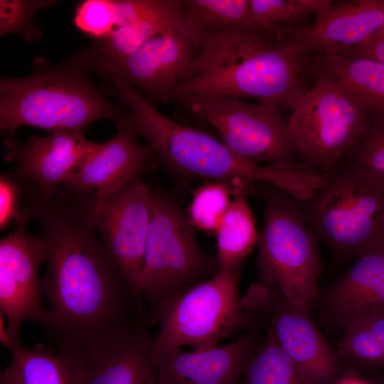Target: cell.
<instances>
[{"label":"cell","instance_id":"obj_1","mask_svg":"<svg viewBox=\"0 0 384 384\" xmlns=\"http://www.w3.org/2000/svg\"><path fill=\"white\" fill-rule=\"evenodd\" d=\"M23 209L41 229L47 250L41 281L49 309L46 346L83 360L151 319L142 293L123 275L81 204L59 194L24 192Z\"/></svg>","mask_w":384,"mask_h":384},{"label":"cell","instance_id":"obj_2","mask_svg":"<svg viewBox=\"0 0 384 384\" xmlns=\"http://www.w3.org/2000/svg\"><path fill=\"white\" fill-rule=\"evenodd\" d=\"M300 58L294 46L278 36L246 26L225 30L201 41L193 74L167 102L249 97L294 110L308 90L300 79Z\"/></svg>","mask_w":384,"mask_h":384},{"label":"cell","instance_id":"obj_3","mask_svg":"<svg viewBox=\"0 0 384 384\" xmlns=\"http://www.w3.org/2000/svg\"><path fill=\"white\" fill-rule=\"evenodd\" d=\"M96 63L93 46L57 66H36L23 78L0 80V129L14 137L31 126L48 132H84L92 122L117 123L126 112L99 92L90 73Z\"/></svg>","mask_w":384,"mask_h":384},{"label":"cell","instance_id":"obj_4","mask_svg":"<svg viewBox=\"0 0 384 384\" xmlns=\"http://www.w3.org/2000/svg\"><path fill=\"white\" fill-rule=\"evenodd\" d=\"M98 70L108 78L114 94L129 108L124 120L163 165L187 177L213 180L240 196L257 182L260 164L234 154L222 142L164 115L127 82L105 58Z\"/></svg>","mask_w":384,"mask_h":384},{"label":"cell","instance_id":"obj_5","mask_svg":"<svg viewBox=\"0 0 384 384\" xmlns=\"http://www.w3.org/2000/svg\"><path fill=\"white\" fill-rule=\"evenodd\" d=\"M297 203L317 238L341 260L384 243V192L348 165L326 174L307 200Z\"/></svg>","mask_w":384,"mask_h":384},{"label":"cell","instance_id":"obj_6","mask_svg":"<svg viewBox=\"0 0 384 384\" xmlns=\"http://www.w3.org/2000/svg\"><path fill=\"white\" fill-rule=\"evenodd\" d=\"M258 245L260 282L275 287L294 306L309 314L319 294L322 270L317 237L297 201L272 187L265 195V219Z\"/></svg>","mask_w":384,"mask_h":384},{"label":"cell","instance_id":"obj_7","mask_svg":"<svg viewBox=\"0 0 384 384\" xmlns=\"http://www.w3.org/2000/svg\"><path fill=\"white\" fill-rule=\"evenodd\" d=\"M242 265L220 272L174 295L150 313L159 324L152 350L164 353L188 346L202 351L218 346L250 322L239 296Z\"/></svg>","mask_w":384,"mask_h":384},{"label":"cell","instance_id":"obj_8","mask_svg":"<svg viewBox=\"0 0 384 384\" xmlns=\"http://www.w3.org/2000/svg\"><path fill=\"white\" fill-rule=\"evenodd\" d=\"M219 272L217 259L201 249L180 206L168 195L152 191L151 223L139 286L151 311L174 295Z\"/></svg>","mask_w":384,"mask_h":384},{"label":"cell","instance_id":"obj_9","mask_svg":"<svg viewBox=\"0 0 384 384\" xmlns=\"http://www.w3.org/2000/svg\"><path fill=\"white\" fill-rule=\"evenodd\" d=\"M370 118L342 87L317 78L287 125L302 163L326 175L343 164Z\"/></svg>","mask_w":384,"mask_h":384},{"label":"cell","instance_id":"obj_10","mask_svg":"<svg viewBox=\"0 0 384 384\" xmlns=\"http://www.w3.org/2000/svg\"><path fill=\"white\" fill-rule=\"evenodd\" d=\"M198 119L214 127L234 154L255 164H302L279 110L232 97L193 99L184 102Z\"/></svg>","mask_w":384,"mask_h":384},{"label":"cell","instance_id":"obj_11","mask_svg":"<svg viewBox=\"0 0 384 384\" xmlns=\"http://www.w3.org/2000/svg\"><path fill=\"white\" fill-rule=\"evenodd\" d=\"M245 308L262 312L270 331L307 384H331L340 375L335 353L310 320L275 287L259 282L242 298Z\"/></svg>","mask_w":384,"mask_h":384},{"label":"cell","instance_id":"obj_12","mask_svg":"<svg viewBox=\"0 0 384 384\" xmlns=\"http://www.w3.org/2000/svg\"><path fill=\"white\" fill-rule=\"evenodd\" d=\"M151 202L152 191L136 177L111 194L95 210L85 203L102 242L127 281L139 292Z\"/></svg>","mask_w":384,"mask_h":384},{"label":"cell","instance_id":"obj_13","mask_svg":"<svg viewBox=\"0 0 384 384\" xmlns=\"http://www.w3.org/2000/svg\"><path fill=\"white\" fill-rule=\"evenodd\" d=\"M26 224L17 223L0 241V313L6 319L12 344L20 341L23 321L43 326L48 319V310L41 304L38 279L39 267L47 257L46 245L41 234L30 233Z\"/></svg>","mask_w":384,"mask_h":384},{"label":"cell","instance_id":"obj_14","mask_svg":"<svg viewBox=\"0 0 384 384\" xmlns=\"http://www.w3.org/2000/svg\"><path fill=\"white\" fill-rule=\"evenodd\" d=\"M196 48L186 20L159 33L124 59L110 61L118 74L154 105L167 102L195 71Z\"/></svg>","mask_w":384,"mask_h":384},{"label":"cell","instance_id":"obj_15","mask_svg":"<svg viewBox=\"0 0 384 384\" xmlns=\"http://www.w3.org/2000/svg\"><path fill=\"white\" fill-rule=\"evenodd\" d=\"M117 132L107 142L97 144L84 157L68 181L58 189L85 198L92 210L111 194L147 169L154 154L124 120L115 123Z\"/></svg>","mask_w":384,"mask_h":384},{"label":"cell","instance_id":"obj_16","mask_svg":"<svg viewBox=\"0 0 384 384\" xmlns=\"http://www.w3.org/2000/svg\"><path fill=\"white\" fill-rule=\"evenodd\" d=\"M4 160L15 163L12 175L21 183L36 187L52 197L96 143L87 140L85 132L55 131L47 136H30L21 142L14 137L4 141Z\"/></svg>","mask_w":384,"mask_h":384},{"label":"cell","instance_id":"obj_17","mask_svg":"<svg viewBox=\"0 0 384 384\" xmlns=\"http://www.w3.org/2000/svg\"><path fill=\"white\" fill-rule=\"evenodd\" d=\"M383 26L384 0L338 1L282 38L301 55H337L363 45Z\"/></svg>","mask_w":384,"mask_h":384},{"label":"cell","instance_id":"obj_18","mask_svg":"<svg viewBox=\"0 0 384 384\" xmlns=\"http://www.w3.org/2000/svg\"><path fill=\"white\" fill-rule=\"evenodd\" d=\"M260 346L255 334L202 350L154 353L157 384H238L245 367Z\"/></svg>","mask_w":384,"mask_h":384},{"label":"cell","instance_id":"obj_19","mask_svg":"<svg viewBox=\"0 0 384 384\" xmlns=\"http://www.w3.org/2000/svg\"><path fill=\"white\" fill-rule=\"evenodd\" d=\"M323 302L343 329L359 316L384 313V243L356 257L327 289Z\"/></svg>","mask_w":384,"mask_h":384},{"label":"cell","instance_id":"obj_20","mask_svg":"<svg viewBox=\"0 0 384 384\" xmlns=\"http://www.w3.org/2000/svg\"><path fill=\"white\" fill-rule=\"evenodd\" d=\"M149 325L90 354L83 384H157Z\"/></svg>","mask_w":384,"mask_h":384},{"label":"cell","instance_id":"obj_21","mask_svg":"<svg viewBox=\"0 0 384 384\" xmlns=\"http://www.w3.org/2000/svg\"><path fill=\"white\" fill-rule=\"evenodd\" d=\"M123 14L128 24L93 44L110 61L124 59L152 37L186 20L182 2L176 0H126Z\"/></svg>","mask_w":384,"mask_h":384},{"label":"cell","instance_id":"obj_22","mask_svg":"<svg viewBox=\"0 0 384 384\" xmlns=\"http://www.w3.org/2000/svg\"><path fill=\"white\" fill-rule=\"evenodd\" d=\"M303 74L327 79L346 90L371 117H384V64L343 55H301Z\"/></svg>","mask_w":384,"mask_h":384},{"label":"cell","instance_id":"obj_23","mask_svg":"<svg viewBox=\"0 0 384 384\" xmlns=\"http://www.w3.org/2000/svg\"><path fill=\"white\" fill-rule=\"evenodd\" d=\"M12 358L1 372L4 384H83L85 361L56 353L45 344L27 348L21 342L9 350Z\"/></svg>","mask_w":384,"mask_h":384},{"label":"cell","instance_id":"obj_24","mask_svg":"<svg viewBox=\"0 0 384 384\" xmlns=\"http://www.w3.org/2000/svg\"><path fill=\"white\" fill-rule=\"evenodd\" d=\"M338 358L353 370L375 371L384 368V313L358 317L344 329Z\"/></svg>","mask_w":384,"mask_h":384},{"label":"cell","instance_id":"obj_25","mask_svg":"<svg viewBox=\"0 0 384 384\" xmlns=\"http://www.w3.org/2000/svg\"><path fill=\"white\" fill-rule=\"evenodd\" d=\"M216 234L219 272L242 265L259 239L252 210L244 196H239L230 203Z\"/></svg>","mask_w":384,"mask_h":384},{"label":"cell","instance_id":"obj_26","mask_svg":"<svg viewBox=\"0 0 384 384\" xmlns=\"http://www.w3.org/2000/svg\"><path fill=\"white\" fill-rule=\"evenodd\" d=\"M196 51L206 38L235 27H250V0H183Z\"/></svg>","mask_w":384,"mask_h":384},{"label":"cell","instance_id":"obj_27","mask_svg":"<svg viewBox=\"0 0 384 384\" xmlns=\"http://www.w3.org/2000/svg\"><path fill=\"white\" fill-rule=\"evenodd\" d=\"M331 0H250V28L282 37L324 13Z\"/></svg>","mask_w":384,"mask_h":384},{"label":"cell","instance_id":"obj_28","mask_svg":"<svg viewBox=\"0 0 384 384\" xmlns=\"http://www.w3.org/2000/svg\"><path fill=\"white\" fill-rule=\"evenodd\" d=\"M238 384H307L269 331L247 363Z\"/></svg>","mask_w":384,"mask_h":384},{"label":"cell","instance_id":"obj_29","mask_svg":"<svg viewBox=\"0 0 384 384\" xmlns=\"http://www.w3.org/2000/svg\"><path fill=\"white\" fill-rule=\"evenodd\" d=\"M343 164L359 171L384 192V117L370 118Z\"/></svg>","mask_w":384,"mask_h":384},{"label":"cell","instance_id":"obj_30","mask_svg":"<svg viewBox=\"0 0 384 384\" xmlns=\"http://www.w3.org/2000/svg\"><path fill=\"white\" fill-rule=\"evenodd\" d=\"M230 189L218 182L198 189L188 210L191 225L206 232H218L231 202Z\"/></svg>","mask_w":384,"mask_h":384},{"label":"cell","instance_id":"obj_31","mask_svg":"<svg viewBox=\"0 0 384 384\" xmlns=\"http://www.w3.org/2000/svg\"><path fill=\"white\" fill-rule=\"evenodd\" d=\"M55 0H1L0 36L16 33L26 41L33 42L43 36L36 23L38 10L48 8Z\"/></svg>","mask_w":384,"mask_h":384},{"label":"cell","instance_id":"obj_32","mask_svg":"<svg viewBox=\"0 0 384 384\" xmlns=\"http://www.w3.org/2000/svg\"><path fill=\"white\" fill-rule=\"evenodd\" d=\"M75 27L95 41L105 38L116 28L114 0H85L76 7Z\"/></svg>","mask_w":384,"mask_h":384},{"label":"cell","instance_id":"obj_33","mask_svg":"<svg viewBox=\"0 0 384 384\" xmlns=\"http://www.w3.org/2000/svg\"><path fill=\"white\" fill-rule=\"evenodd\" d=\"M23 189L12 174L0 176V229L4 230L13 223L28 221L20 203Z\"/></svg>","mask_w":384,"mask_h":384},{"label":"cell","instance_id":"obj_34","mask_svg":"<svg viewBox=\"0 0 384 384\" xmlns=\"http://www.w3.org/2000/svg\"><path fill=\"white\" fill-rule=\"evenodd\" d=\"M337 55L370 58L384 64V26L363 45Z\"/></svg>","mask_w":384,"mask_h":384},{"label":"cell","instance_id":"obj_35","mask_svg":"<svg viewBox=\"0 0 384 384\" xmlns=\"http://www.w3.org/2000/svg\"><path fill=\"white\" fill-rule=\"evenodd\" d=\"M331 384H377V383L367 380L361 377L358 373L349 370L338 376Z\"/></svg>","mask_w":384,"mask_h":384},{"label":"cell","instance_id":"obj_36","mask_svg":"<svg viewBox=\"0 0 384 384\" xmlns=\"http://www.w3.org/2000/svg\"><path fill=\"white\" fill-rule=\"evenodd\" d=\"M377 384H384V379L380 382H377Z\"/></svg>","mask_w":384,"mask_h":384},{"label":"cell","instance_id":"obj_37","mask_svg":"<svg viewBox=\"0 0 384 384\" xmlns=\"http://www.w3.org/2000/svg\"><path fill=\"white\" fill-rule=\"evenodd\" d=\"M0 384H4L3 383L0 382Z\"/></svg>","mask_w":384,"mask_h":384}]
</instances>
